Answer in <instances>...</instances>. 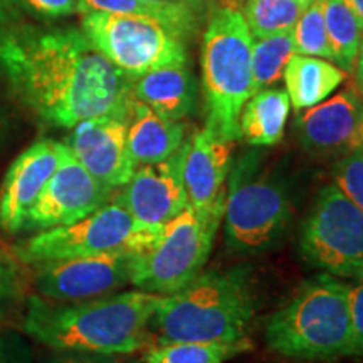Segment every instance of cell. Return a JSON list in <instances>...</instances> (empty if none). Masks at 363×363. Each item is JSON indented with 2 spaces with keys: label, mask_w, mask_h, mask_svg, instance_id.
Listing matches in <instances>:
<instances>
[{
  "label": "cell",
  "mask_w": 363,
  "mask_h": 363,
  "mask_svg": "<svg viewBox=\"0 0 363 363\" xmlns=\"http://www.w3.org/2000/svg\"><path fill=\"white\" fill-rule=\"evenodd\" d=\"M0 62L43 120L61 128L128 111L133 78L79 30L0 35Z\"/></svg>",
  "instance_id": "obj_1"
},
{
  "label": "cell",
  "mask_w": 363,
  "mask_h": 363,
  "mask_svg": "<svg viewBox=\"0 0 363 363\" xmlns=\"http://www.w3.org/2000/svg\"><path fill=\"white\" fill-rule=\"evenodd\" d=\"M160 294L128 291L56 305L33 296L27 305L24 330L45 347L59 352L118 355L140 350L148 337Z\"/></svg>",
  "instance_id": "obj_2"
},
{
  "label": "cell",
  "mask_w": 363,
  "mask_h": 363,
  "mask_svg": "<svg viewBox=\"0 0 363 363\" xmlns=\"http://www.w3.org/2000/svg\"><path fill=\"white\" fill-rule=\"evenodd\" d=\"M251 269L201 272L180 291L162 296L155 315L158 345L174 342H239L254 316Z\"/></svg>",
  "instance_id": "obj_3"
},
{
  "label": "cell",
  "mask_w": 363,
  "mask_h": 363,
  "mask_svg": "<svg viewBox=\"0 0 363 363\" xmlns=\"http://www.w3.org/2000/svg\"><path fill=\"white\" fill-rule=\"evenodd\" d=\"M348 294L350 286L328 272L308 281L288 305L267 320L269 350L284 358L310 362L360 355Z\"/></svg>",
  "instance_id": "obj_4"
},
{
  "label": "cell",
  "mask_w": 363,
  "mask_h": 363,
  "mask_svg": "<svg viewBox=\"0 0 363 363\" xmlns=\"http://www.w3.org/2000/svg\"><path fill=\"white\" fill-rule=\"evenodd\" d=\"M252 40L238 9L212 11L201 49L206 126L230 142L240 138V111L254 94Z\"/></svg>",
  "instance_id": "obj_5"
},
{
  "label": "cell",
  "mask_w": 363,
  "mask_h": 363,
  "mask_svg": "<svg viewBox=\"0 0 363 363\" xmlns=\"http://www.w3.org/2000/svg\"><path fill=\"white\" fill-rule=\"evenodd\" d=\"M293 216L284 179L262 170L249 153L230 167L225 197V246L238 254H259L283 239Z\"/></svg>",
  "instance_id": "obj_6"
},
{
  "label": "cell",
  "mask_w": 363,
  "mask_h": 363,
  "mask_svg": "<svg viewBox=\"0 0 363 363\" xmlns=\"http://www.w3.org/2000/svg\"><path fill=\"white\" fill-rule=\"evenodd\" d=\"M224 212H203L192 206L160 227L152 247L136 254L131 284L140 291L169 296L201 274L214 246Z\"/></svg>",
  "instance_id": "obj_7"
},
{
  "label": "cell",
  "mask_w": 363,
  "mask_h": 363,
  "mask_svg": "<svg viewBox=\"0 0 363 363\" xmlns=\"http://www.w3.org/2000/svg\"><path fill=\"white\" fill-rule=\"evenodd\" d=\"M162 225L142 224L113 199L74 224L52 227L29 239L22 259L40 262L94 256L115 251H147L155 244Z\"/></svg>",
  "instance_id": "obj_8"
},
{
  "label": "cell",
  "mask_w": 363,
  "mask_h": 363,
  "mask_svg": "<svg viewBox=\"0 0 363 363\" xmlns=\"http://www.w3.org/2000/svg\"><path fill=\"white\" fill-rule=\"evenodd\" d=\"M83 33L133 79L158 67L187 62L185 39L150 17L84 12Z\"/></svg>",
  "instance_id": "obj_9"
},
{
  "label": "cell",
  "mask_w": 363,
  "mask_h": 363,
  "mask_svg": "<svg viewBox=\"0 0 363 363\" xmlns=\"http://www.w3.org/2000/svg\"><path fill=\"white\" fill-rule=\"evenodd\" d=\"M299 252L331 276L363 279V211L333 184L321 189L303 222Z\"/></svg>",
  "instance_id": "obj_10"
},
{
  "label": "cell",
  "mask_w": 363,
  "mask_h": 363,
  "mask_svg": "<svg viewBox=\"0 0 363 363\" xmlns=\"http://www.w3.org/2000/svg\"><path fill=\"white\" fill-rule=\"evenodd\" d=\"M136 254L138 251H115L35 262V288L43 298L57 301L110 296L125 284H131Z\"/></svg>",
  "instance_id": "obj_11"
},
{
  "label": "cell",
  "mask_w": 363,
  "mask_h": 363,
  "mask_svg": "<svg viewBox=\"0 0 363 363\" xmlns=\"http://www.w3.org/2000/svg\"><path fill=\"white\" fill-rule=\"evenodd\" d=\"M111 199L113 189L94 179L67 147L57 170L27 217V224L44 230L74 224L106 206Z\"/></svg>",
  "instance_id": "obj_12"
},
{
  "label": "cell",
  "mask_w": 363,
  "mask_h": 363,
  "mask_svg": "<svg viewBox=\"0 0 363 363\" xmlns=\"http://www.w3.org/2000/svg\"><path fill=\"white\" fill-rule=\"evenodd\" d=\"M128 116L130 110L89 118L72 126L66 142L81 165L110 189L123 187L136 169L126 143Z\"/></svg>",
  "instance_id": "obj_13"
},
{
  "label": "cell",
  "mask_w": 363,
  "mask_h": 363,
  "mask_svg": "<svg viewBox=\"0 0 363 363\" xmlns=\"http://www.w3.org/2000/svg\"><path fill=\"white\" fill-rule=\"evenodd\" d=\"M182 162L184 143L167 160L135 169L131 179L115 194V199L142 224H165L189 207Z\"/></svg>",
  "instance_id": "obj_14"
},
{
  "label": "cell",
  "mask_w": 363,
  "mask_h": 363,
  "mask_svg": "<svg viewBox=\"0 0 363 363\" xmlns=\"http://www.w3.org/2000/svg\"><path fill=\"white\" fill-rule=\"evenodd\" d=\"M294 128L299 143L313 155H348L363 148V99L345 89L298 111Z\"/></svg>",
  "instance_id": "obj_15"
},
{
  "label": "cell",
  "mask_w": 363,
  "mask_h": 363,
  "mask_svg": "<svg viewBox=\"0 0 363 363\" xmlns=\"http://www.w3.org/2000/svg\"><path fill=\"white\" fill-rule=\"evenodd\" d=\"M234 142L202 128L184 142V175L189 206L203 212H224L227 177L233 167Z\"/></svg>",
  "instance_id": "obj_16"
},
{
  "label": "cell",
  "mask_w": 363,
  "mask_h": 363,
  "mask_svg": "<svg viewBox=\"0 0 363 363\" xmlns=\"http://www.w3.org/2000/svg\"><path fill=\"white\" fill-rule=\"evenodd\" d=\"M66 148V143L40 140L12 163L0 189V224L7 233H17L27 224V217L57 170Z\"/></svg>",
  "instance_id": "obj_17"
},
{
  "label": "cell",
  "mask_w": 363,
  "mask_h": 363,
  "mask_svg": "<svg viewBox=\"0 0 363 363\" xmlns=\"http://www.w3.org/2000/svg\"><path fill=\"white\" fill-rule=\"evenodd\" d=\"M131 94L167 120L180 121L194 111L197 103V81L189 71L187 62H180L135 78Z\"/></svg>",
  "instance_id": "obj_18"
},
{
  "label": "cell",
  "mask_w": 363,
  "mask_h": 363,
  "mask_svg": "<svg viewBox=\"0 0 363 363\" xmlns=\"http://www.w3.org/2000/svg\"><path fill=\"white\" fill-rule=\"evenodd\" d=\"M185 128L180 121L167 120L133 98L128 116V152L135 165L158 163L170 158L182 147Z\"/></svg>",
  "instance_id": "obj_19"
},
{
  "label": "cell",
  "mask_w": 363,
  "mask_h": 363,
  "mask_svg": "<svg viewBox=\"0 0 363 363\" xmlns=\"http://www.w3.org/2000/svg\"><path fill=\"white\" fill-rule=\"evenodd\" d=\"M283 78L289 101L294 110L301 111L325 101L347 79V72L326 59L294 54Z\"/></svg>",
  "instance_id": "obj_20"
},
{
  "label": "cell",
  "mask_w": 363,
  "mask_h": 363,
  "mask_svg": "<svg viewBox=\"0 0 363 363\" xmlns=\"http://www.w3.org/2000/svg\"><path fill=\"white\" fill-rule=\"evenodd\" d=\"M286 89L264 88L256 91L244 104L239 116L240 138L254 147H271L281 142L289 116Z\"/></svg>",
  "instance_id": "obj_21"
},
{
  "label": "cell",
  "mask_w": 363,
  "mask_h": 363,
  "mask_svg": "<svg viewBox=\"0 0 363 363\" xmlns=\"http://www.w3.org/2000/svg\"><path fill=\"white\" fill-rule=\"evenodd\" d=\"M84 12H108L125 13V16H142L160 21L172 30L189 39L195 34L201 21V13L187 6H172V4H150L143 0H79V13Z\"/></svg>",
  "instance_id": "obj_22"
},
{
  "label": "cell",
  "mask_w": 363,
  "mask_h": 363,
  "mask_svg": "<svg viewBox=\"0 0 363 363\" xmlns=\"http://www.w3.org/2000/svg\"><path fill=\"white\" fill-rule=\"evenodd\" d=\"M323 13L331 48V61L345 72L355 69L363 29L345 0H325Z\"/></svg>",
  "instance_id": "obj_23"
},
{
  "label": "cell",
  "mask_w": 363,
  "mask_h": 363,
  "mask_svg": "<svg viewBox=\"0 0 363 363\" xmlns=\"http://www.w3.org/2000/svg\"><path fill=\"white\" fill-rule=\"evenodd\" d=\"M251 350L249 338L239 342H174L152 348L145 363H225Z\"/></svg>",
  "instance_id": "obj_24"
},
{
  "label": "cell",
  "mask_w": 363,
  "mask_h": 363,
  "mask_svg": "<svg viewBox=\"0 0 363 363\" xmlns=\"http://www.w3.org/2000/svg\"><path fill=\"white\" fill-rule=\"evenodd\" d=\"M293 56L294 45L291 30L254 39L251 56L254 93L278 83Z\"/></svg>",
  "instance_id": "obj_25"
},
{
  "label": "cell",
  "mask_w": 363,
  "mask_h": 363,
  "mask_svg": "<svg viewBox=\"0 0 363 363\" xmlns=\"http://www.w3.org/2000/svg\"><path fill=\"white\" fill-rule=\"evenodd\" d=\"M305 9L298 0H247L242 16L252 39H261L291 30Z\"/></svg>",
  "instance_id": "obj_26"
},
{
  "label": "cell",
  "mask_w": 363,
  "mask_h": 363,
  "mask_svg": "<svg viewBox=\"0 0 363 363\" xmlns=\"http://www.w3.org/2000/svg\"><path fill=\"white\" fill-rule=\"evenodd\" d=\"M323 2L325 0H313L310 6L305 9V12L299 16L296 24L293 26L291 35L294 54L331 61V48L328 34H326Z\"/></svg>",
  "instance_id": "obj_27"
},
{
  "label": "cell",
  "mask_w": 363,
  "mask_h": 363,
  "mask_svg": "<svg viewBox=\"0 0 363 363\" xmlns=\"http://www.w3.org/2000/svg\"><path fill=\"white\" fill-rule=\"evenodd\" d=\"M333 185L363 211V148L340 158L333 167Z\"/></svg>",
  "instance_id": "obj_28"
},
{
  "label": "cell",
  "mask_w": 363,
  "mask_h": 363,
  "mask_svg": "<svg viewBox=\"0 0 363 363\" xmlns=\"http://www.w3.org/2000/svg\"><path fill=\"white\" fill-rule=\"evenodd\" d=\"M348 305H350L353 335H355L358 350L363 353V279H360V284L355 288H350Z\"/></svg>",
  "instance_id": "obj_29"
},
{
  "label": "cell",
  "mask_w": 363,
  "mask_h": 363,
  "mask_svg": "<svg viewBox=\"0 0 363 363\" xmlns=\"http://www.w3.org/2000/svg\"><path fill=\"white\" fill-rule=\"evenodd\" d=\"M34 11L48 17H65L79 12V0H26Z\"/></svg>",
  "instance_id": "obj_30"
},
{
  "label": "cell",
  "mask_w": 363,
  "mask_h": 363,
  "mask_svg": "<svg viewBox=\"0 0 363 363\" xmlns=\"http://www.w3.org/2000/svg\"><path fill=\"white\" fill-rule=\"evenodd\" d=\"M52 363H115L111 355L89 352H65V355L57 357Z\"/></svg>",
  "instance_id": "obj_31"
},
{
  "label": "cell",
  "mask_w": 363,
  "mask_h": 363,
  "mask_svg": "<svg viewBox=\"0 0 363 363\" xmlns=\"http://www.w3.org/2000/svg\"><path fill=\"white\" fill-rule=\"evenodd\" d=\"M16 286V266L6 254L0 252V299L12 291Z\"/></svg>",
  "instance_id": "obj_32"
},
{
  "label": "cell",
  "mask_w": 363,
  "mask_h": 363,
  "mask_svg": "<svg viewBox=\"0 0 363 363\" xmlns=\"http://www.w3.org/2000/svg\"><path fill=\"white\" fill-rule=\"evenodd\" d=\"M150 4H172V6H187L195 11L203 12L206 11V0H143Z\"/></svg>",
  "instance_id": "obj_33"
},
{
  "label": "cell",
  "mask_w": 363,
  "mask_h": 363,
  "mask_svg": "<svg viewBox=\"0 0 363 363\" xmlns=\"http://www.w3.org/2000/svg\"><path fill=\"white\" fill-rule=\"evenodd\" d=\"M355 81H357L358 88L363 86V38H362L360 49H358V56H357V62H355Z\"/></svg>",
  "instance_id": "obj_34"
},
{
  "label": "cell",
  "mask_w": 363,
  "mask_h": 363,
  "mask_svg": "<svg viewBox=\"0 0 363 363\" xmlns=\"http://www.w3.org/2000/svg\"><path fill=\"white\" fill-rule=\"evenodd\" d=\"M347 6L350 7V11L355 13V17L360 22L362 29H363V0H345Z\"/></svg>",
  "instance_id": "obj_35"
},
{
  "label": "cell",
  "mask_w": 363,
  "mask_h": 363,
  "mask_svg": "<svg viewBox=\"0 0 363 363\" xmlns=\"http://www.w3.org/2000/svg\"><path fill=\"white\" fill-rule=\"evenodd\" d=\"M7 6H9V0H0V19H4V16H6Z\"/></svg>",
  "instance_id": "obj_36"
},
{
  "label": "cell",
  "mask_w": 363,
  "mask_h": 363,
  "mask_svg": "<svg viewBox=\"0 0 363 363\" xmlns=\"http://www.w3.org/2000/svg\"><path fill=\"white\" fill-rule=\"evenodd\" d=\"M298 2L303 4V6H305V7H308V6H310V4L313 2V0H298Z\"/></svg>",
  "instance_id": "obj_37"
},
{
  "label": "cell",
  "mask_w": 363,
  "mask_h": 363,
  "mask_svg": "<svg viewBox=\"0 0 363 363\" xmlns=\"http://www.w3.org/2000/svg\"><path fill=\"white\" fill-rule=\"evenodd\" d=\"M358 89H360V93L363 94V86H360V88H358Z\"/></svg>",
  "instance_id": "obj_38"
}]
</instances>
